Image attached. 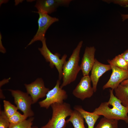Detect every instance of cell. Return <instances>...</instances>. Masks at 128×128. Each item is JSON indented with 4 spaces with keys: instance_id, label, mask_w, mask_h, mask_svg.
<instances>
[{
    "instance_id": "obj_1",
    "label": "cell",
    "mask_w": 128,
    "mask_h": 128,
    "mask_svg": "<svg viewBox=\"0 0 128 128\" xmlns=\"http://www.w3.org/2000/svg\"><path fill=\"white\" fill-rule=\"evenodd\" d=\"M83 44L82 41L78 43L68 60L66 61L64 64L62 69L63 82L60 86L62 88L74 81L81 70L79 62L80 52Z\"/></svg>"
},
{
    "instance_id": "obj_2",
    "label": "cell",
    "mask_w": 128,
    "mask_h": 128,
    "mask_svg": "<svg viewBox=\"0 0 128 128\" xmlns=\"http://www.w3.org/2000/svg\"><path fill=\"white\" fill-rule=\"evenodd\" d=\"M50 106L52 110L51 118L41 128H64L67 123L66 119L70 116L73 111L70 105L65 102L55 103Z\"/></svg>"
},
{
    "instance_id": "obj_3",
    "label": "cell",
    "mask_w": 128,
    "mask_h": 128,
    "mask_svg": "<svg viewBox=\"0 0 128 128\" xmlns=\"http://www.w3.org/2000/svg\"><path fill=\"white\" fill-rule=\"evenodd\" d=\"M46 38L42 41V46L39 48L38 50L43 56L46 61L50 63L49 66L51 68L55 66L59 73V79L60 80L62 78V69L64 64L66 61L67 55L64 54L60 59V54L58 53L53 54L48 48L46 42Z\"/></svg>"
},
{
    "instance_id": "obj_4",
    "label": "cell",
    "mask_w": 128,
    "mask_h": 128,
    "mask_svg": "<svg viewBox=\"0 0 128 128\" xmlns=\"http://www.w3.org/2000/svg\"><path fill=\"white\" fill-rule=\"evenodd\" d=\"M8 90L11 92L18 110L21 111L23 114L27 117H32L34 113L31 109V105L33 104L31 96L27 92L20 90Z\"/></svg>"
},
{
    "instance_id": "obj_5",
    "label": "cell",
    "mask_w": 128,
    "mask_h": 128,
    "mask_svg": "<svg viewBox=\"0 0 128 128\" xmlns=\"http://www.w3.org/2000/svg\"><path fill=\"white\" fill-rule=\"evenodd\" d=\"M60 80H58L54 87L47 93L46 98L39 102L41 107L47 109L54 103L64 102L63 101L67 98L68 95L66 91L60 87Z\"/></svg>"
},
{
    "instance_id": "obj_6",
    "label": "cell",
    "mask_w": 128,
    "mask_h": 128,
    "mask_svg": "<svg viewBox=\"0 0 128 128\" xmlns=\"http://www.w3.org/2000/svg\"><path fill=\"white\" fill-rule=\"evenodd\" d=\"M35 12L38 13L39 15L38 20V28L36 34L27 46L37 41L42 42L46 38L45 34L49 27L53 23L59 20L58 18L52 17L45 13L38 11Z\"/></svg>"
},
{
    "instance_id": "obj_7",
    "label": "cell",
    "mask_w": 128,
    "mask_h": 128,
    "mask_svg": "<svg viewBox=\"0 0 128 128\" xmlns=\"http://www.w3.org/2000/svg\"><path fill=\"white\" fill-rule=\"evenodd\" d=\"M99 116L102 115L108 119L122 120L128 123V115L113 107H109L107 102L101 103L99 106L96 108L93 112Z\"/></svg>"
},
{
    "instance_id": "obj_8",
    "label": "cell",
    "mask_w": 128,
    "mask_h": 128,
    "mask_svg": "<svg viewBox=\"0 0 128 128\" xmlns=\"http://www.w3.org/2000/svg\"><path fill=\"white\" fill-rule=\"evenodd\" d=\"M27 93L30 95L33 102V104L36 103L40 98L46 96L50 90L46 87L43 80L41 78L37 79L34 82L29 84H25Z\"/></svg>"
},
{
    "instance_id": "obj_9",
    "label": "cell",
    "mask_w": 128,
    "mask_h": 128,
    "mask_svg": "<svg viewBox=\"0 0 128 128\" xmlns=\"http://www.w3.org/2000/svg\"><path fill=\"white\" fill-rule=\"evenodd\" d=\"M91 82L89 75L82 77L73 91L72 93L73 95L82 101L92 96L94 92L91 86Z\"/></svg>"
},
{
    "instance_id": "obj_10",
    "label": "cell",
    "mask_w": 128,
    "mask_h": 128,
    "mask_svg": "<svg viewBox=\"0 0 128 128\" xmlns=\"http://www.w3.org/2000/svg\"><path fill=\"white\" fill-rule=\"evenodd\" d=\"M72 0H39L35 5L38 12L48 14H51L56 10L60 6H67Z\"/></svg>"
},
{
    "instance_id": "obj_11",
    "label": "cell",
    "mask_w": 128,
    "mask_h": 128,
    "mask_svg": "<svg viewBox=\"0 0 128 128\" xmlns=\"http://www.w3.org/2000/svg\"><path fill=\"white\" fill-rule=\"evenodd\" d=\"M110 65L112 73L108 81L103 86V90L110 88L114 90L122 82L128 79V70H124Z\"/></svg>"
},
{
    "instance_id": "obj_12",
    "label": "cell",
    "mask_w": 128,
    "mask_h": 128,
    "mask_svg": "<svg viewBox=\"0 0 128 128\" xmlns=\"http://www.w3.org/2000/svg\"><path fill=\"white\" fill-rule=\"evenodd\" d=\"M96 50L94 46H87L85 49L80 65L83 76L89 75L90 72L91 70L95 61Z\"/></svg>"
},
{
    "instance_id": "obj_13",
    "label": "cell",
    "mask_w": 128,
    "mask_h": 128,
    "mask_svg": "<svg viewBox=\"0 0 128 128\" xmlns=\"http://www.w3.org/2000/svg\"><path fill=\"white\" fill-rule=\"evenodd\" d=\"M111 69V65L102 64L96 59L90 76L94 91H97V85L100 78L105 72Z\"/></svg>"
},
{
    "instance_id": "obj_14",
    "label": "cell",
    "mask_w": 128,
    "mask_h": 128,
    "mask_svg": "<svg viewBox=\"0 0 128 128\" xmlns=\"http://www.w3.org/2000/svg\"><path fill=\"white\" fill-rule=\"evenodd\" d=\"M74 109L82 115L87 125L88 128H94L95 124L99 117V116L93 112H90L86 111L80 106H75Z\"/></svg>"
},
{
    "instance_id": "obj_15",
    "label": "cell",
    "mask_w": 128,
    "mask_h": 128,
    "mask_svg": "<svg viewBox=\"0 0 128 128\" xmlns=\"http://www.w3.org/2000/svg\"><path fill=\"white\" fill-rule=\"evenodd\" d=\"M114 90L115 96L121 101L123 106L128 108V86L120 84Z\"/></svg>"
},
{
    "instance_id": "obj_16",
    "label": "cell",
    "mask_w": 128,
    "mask_h": 128,
    "mask_svg": "<svg viewBox=\"0 0 128 128\" xmlns=\"http://www.w3.org/2000/svg\"><path fill=\"white\" fill-rule=\"evenodd\" d=\"M84 119L79 112L74 110L66 121L67 123L71 122L74 128H86L84 123Z\"/></svg>"
},
{
    "instance_id": "obj_17",
    "label": "cell",
    "mask_w": 128,
    "mask_h": 128,
    "mask_svg": "<svg viewBox=\"0 0 128 128\" xmlns=\"http://www.w3.org/2000/svg\"><path fill=\"white\" fill-rule=\"evenodd\" d=\"M113 90L110 89V97L107 102L109 105H111L113 107L115 108L121 112L128 114V108L123 106L121 101L113 93Z\"/></svg>"
},
{
    "instance_id": "obj_18",
    "label": "cell",
    "mask_w": 128,
    "mask_h": 128,
    "mask_svg": "<svg viewBox=\"0 0 128 128\" xmlns=\"http://www.w3.org/2000/svg\"><path fill=\"white\" fill-rule=\"evenodd\" d=\"M109 64L125 70H128V63L121 54L116 56L111 60H108Z\"/></svg>"
},
{
    "instance_id": "obj_19",
    "label": "cell",
    "mask_w": 128,
    "mask_h": 128,
    "mask_svg": "<svg viewBox=\"0 0 128 128\" xmlns=\"http://www.w3.org/2000/svg\"><path fill=\"white\" fill-rule=\"evenodd\" d=\"M118 121L104 117L94 128H118Z\"/></svg>"
},
{
    "instance_id": "obj_20",
    "label": "cell",
    "mask_w": 128,
    "mask_h": 128,
    "mask_svg": "<svg viewBox=\"0 0 128 128\" xmlns=\"http://www.w3.org/2000/svg\"><path fill=\"white\" fill-rule=\"evenodd\" d=\"M3 103L4 112L8 118L17 111L18 109L17 107L12 104L9 101L4 100Z\"/></svg>"
},
{
    "instance_id": "obj_21",
    "label": "cell",
    "mask_w": 128,
    "mask_h": 128,
    "mask_svg": "<svg viewBox=\"0 0 128 128\" xmlns=\"http://www.w3.org/2000/svg\"><path fill=\"white\" fill-rule=\"evenodd\" d=\"M27 118L23 114H22L17 111L8 119L10 124H16L26 120Z\"/></svg>"
},
{
    "instance_id": "obj_22",
    "label": "cell",
    "mask_w": 128,
    "mask_h": 128,
    "mask_svg": "<svg viewBox=\"0 0 128 128\" xmlns=\"http://www.w3.org/2000/svg\"><path fill=\"white\" fill-rule=\"evenodd\" d=\"M34 117H30L28 119L16 124H10L9 128H27L33 121Z\"/></svg>"
},
{
    "instance_id": "obj_23",
    "label": "cell",
    "mask_w": 128,
    "mask_h": 128,
    "mask_svg": "<svg viewBox=\"0 0 128 128\" xmlns=\"http://www.w3.org/2000/svg\"><path fill=\"white\" fill-rule=\"evenodd\" d=\"M8 118L4 111H0V128H8L10 125Z\"/></svg>"
},
{
    "instance_id": "obj_24",
    "label": "cell",
    "mask_w": 128,
    "mask_h": 128,
    "mask_svg": "<svg viewBox=\"0 0 128 128\" xmlns=\"http://www.w3.org/2000/svg\"><path fill=\"white\" fill-rule=\"evenodd\" d=\"M103 1L107 3H112L124 7L128 5V0H105Z\"/></svg>"
},
{
    "instance_id": "obj_25",
    "label": "cell",
    "mask_w": 128,
    "mask_h": 128,
    "mask_svg": "<svg viewBox=\"0 0 128 128\" xmlns=\"http://www.w3.org/2000/svg\"><path fill=\"white\" fill-rule=\"evenodd\" d=\"M121 55L128 63V49L122 53Z\"/></svg>"
},
{
    "instance_id": "obj_26",
    "label": "cell",
    "mask_w": 128,
    "mask_h": 128,
    "mask_svg": "<svg viewBox=\"0 0 128 128\" xmlns=\"http://www.w3.org/2000/svg\"><path fill=\"white\" fill-rule=\"evenodd\" d=\"M2 36L1 33L0 35V51L3 53H5L6 52V50L3 46L1 41Z\"/></svg>"
},
{
    "instance_id": "obj_27",
    "label": "cell",
    "mask_w": 128,
    "mask_h": 128,
    "mask_svg": "<svg viewBox=\"0 0 128 128\" xmlns=\"http://www.w3.org/2000/svg\"><path fill=\"white\" fill-rule=\"evenodd\" d=\"M128 7V5H127L125 7ZM121 17L122 21H123L125 20L128 19V14H121Z\"/></svg>"
},
{
    "instance_id": "obj_28",
    "label": "cell",
    "mask_w": 128,
    "mask_h": 128,
    "mask_svg": "<svg viewBox=\"0 0 128 128\" xmlns=\"http://www.w3.org/2000/svg\"><path fill=\"white\" fill-rule=\"evenodd\" d=\"M120 84L123 86H128V79L122 82Z\"/></svg>"
},
{
    "instance_id": "obj_29",
    "label": "cell",
    "mask_w": 128,
    "mask_h": 128,
    "mask_svg": "<svg viewBox=\"0 0 128 128\" xmlns=\"http://www.w3.org/2000/svg\"><path fill=\"white\" fill-rule=\"evenodd\" d=\"M7 1V0H0V5L2 3H6Z\"/></svg>"
},
{
    "instance_id": "obj_30",
    "label": "cell",
    "mask_w": 128,
    "mask_h": 128,
    "mask_svg": "<svg viewBox=\"0 0 128 128\" xmlns=\"http://www.w3.org/2000/svg\"><path fill=\"white\" fill-rule=\"evenodd\" d=\"M32 123H31L27 128H33V127H32Z\"/></svg>"
},
{
    "instance_id": "obj_31",
    "label": "cell",
    "mask_w": 128,
    "mask_h": 128,
    "mask_svg": "<svg viewBox=\"0 0 128 128\" xmlns=\"http://www.w3.org/2000/svg\"><path fill=\"white\" fill-rule=\"evenodd\" d=\"M32 127L33 128H38L36 126H34Z\"/></svg>"
},
{
    "instance_id": "obj_32",
    "label": "cell",
    "mask_w": 128,
    "mask_h": 128,
    "mask_svg": "<svg viewBox=\"0 0 128 128\" xmlns=\"http://www.w3.org/2000/svg\"></svg>"
}]
</instances>
